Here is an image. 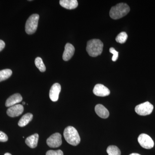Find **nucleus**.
<instances>
[{"instance_id":"f257e3e1","label":"nucleus","mask_w":155,"mask_h":155,"mask_svg":"<svg viewBox=\"0 0 155 155\" xmlns=\"http://www.w3.org/2000/svg\"><path fill=\"white\" fill-rule=\"evenodd\" d=\"M104 44L99 39L91 40L87 42L86 51L88 54L92 57L100 55L103 51Z\"/></svg>"},{"instance_id":"f03ea898","label":"nucleus","mask_w":155,"mask_h":155,"mask_svg":"<svg viewBox=\"0 0 155 155\" xmlns=\"http://www.w3.org/2000/svg\"><path fill=\"white\" fill-rule=\"evenodd\" d=\"M130 10V8L127 4L119 3L111 8L110 12V17L114 19H120L126 16Z\"/></svg>"},{"instance_id":"7ed1b4c3","label":"nucleus","mask_w":155,"mask_h":155,"mask_svg":"<svg viewBox=\"0 0 155 155\" xmlns=\"http://www.w3.org/2000/svg\"><path fill=\"white\" fill-rule=\"evenodd\" d=\"M64 138L69 144L75 146L80 143L81 139L77 130L72 126H68L64 130Z\"/></svg>"},{"instance_id":"20e7f679","label":"nucleus","mask_w":155,"mask_h":155,"mask_svg":"<svg viewBox=\"0 0 155 155\" xmlns=\"http://www.w3.org/2000/svg\"><path fill=\"white\" fill-rule=\"evenodd\" d=\"M39 16L37 14L31 15L26 21L25 30L26 33L31 35L36 31L38 25Z\"/></svg>"},{"instance_id":"39448f33","label":"nucleus","mask_w":155,"mask_h":155,"mask_svg":"<svg viewBox=\"0 0 155 155\" xmlns=\"http://www.w3.org/2000/svg\"><path fill=\"white\" fill-rule=\"evenodd\" d=\"M153 106L149 102H146L139 104L135 108L136 113L140 116H145L151 114Z\"/></svg>"},{"instance_id":"423d86ee","label":"nucleus","mask_w":155,"mask_h":155,"mask_svg":"<svg viewBox=\"0 0 155 155\" xmlns=\"http://www.w3.org/2000/svg\"><path fill=\"white\" fill-rule=\"evenodd\" d=\"M138 142L140 145L143 148L150 149L154 145V143L150 137L145 134H142L138 137Z\"/></svg>"},{"instance_id":"0eeeda50","label":"nucleus","mask_w":155,"mask_h":155,"mask_svg":"<svg viewBox=\"0 0 155 155\" xmlns=\"http://www.w3.org/2000/svg\"><path fill=\"white\" fill-rule=\"evenodd\" d=\"M47 143L50 147L57 148L61 146L62 143L61 134L59 133L54 134L48 139Z\"/></svg>"},{"instance_id":"6e6552de","label":"nucleus","mask_w":155,"mask_h":155,"mask_svg":"<svg viewBox=\"0 0 155 155\" xmlns=\"http://www.w3.org/2000/svg\"><path fill=\"white\" fill-rule=\"evenodd\" d=\"M24 111V107L21 104H16L10 107L7 110V114L11 117H17L22 114Z\"/></svg>"},{"instance_id":"1a4fd4ad","label":"nucleus","mask_w":155,"mask_h":155,"mask_svg":"<svg viewBox=\"0 0 155 155\" xmlns=\"http://www.w3.org/2000/svg\"><path fill=\"white\" fill-rule=\"evenodd\" d=\"M94 94L97 96L106 97L110 93V90L103 84H97L93 89Z\"/></svg>"},{"instance_id":"9d476101","label":"nucleus","mask_w":155,"mask_h":155,"mask_svg":"<svg viewBox=\"0 0 155 155\" xmlns=\"http://www.w3.org/2000/svg\"><path fill=\"white\" fill-rule=\"evenodd\" d=\"M61 85L60 84L55 83L51 87L49 92L50 99L53 102L57 101L61 91Z\"/></svg>"},{"instance_id":"9b49d317","label":"nucleus","mask_w":155,"mask_h":155,"mask_svg":"<svg viewBox=\"0 0 155 155\" xmlns=\"http://www.w3.org/2000/svg\"><path fill=\"white\" fill-rule=\"evenodd\" d=\"M74 47L71 44L67 43L65 46V50L63 55V59L64 61H68L72 58L75 52Z\"/></svg>"},{"instance_id":"f8f14e48","label":"nucleus","mask_w":155,"mask_h":155,"mask_svg":"<svg viewBox=\"0 0 155 155\" xmlns=\"http://www.w3.org/2000/svg\"><path fill=\"white\" fill-rule=\"evenodd\" d=\"M22 97L19 94H15L12 95L6 101L5 106L6 107H11L17 104L18 103L22 101Z\"/></svg>"},{"instance_id":"ddd939ff","label":"nucleus","mask_w":155,"mask_h":155,"mask_svg":"<svg viewBox=\"0 0 155 155\" xmlns=\"http://www.w3.org/2000/svg\"><path fill=\"white\" fill-rule=\"evenodd\" d=\"M95 111L97 115L103 119H107L110 115L107 109L101 104L97 105L95 107Z\"/></svg>"},{"instance_id":"4468645a","label":"nucleus","mask_w":155,"mask_h":155,"mask_svg":"<svg viewBox=\"0 0 155 155\" xmlns=\"http://www.w3.org/2000/svg\"><path fill=\"white\" fill-rule=\"evenodd\" d=\"M60 4L63 8L69 10L76 8L78 6L77 0H61Z\"/></svg>"},{"instance_id":"2eb2a0df","label":"nucleus","mask_w":155,"mask_h":155,"mask_svg":"<svg viewBox=\"0 0 155 155\" xmlns=\"http://www.w3.org/2000/svg\"><path fill=\"white\" fill-rule=\"evenodd\" d=\"M39 135L38 134L28 137L25 140V143L31 148L36 147L38 143Z\"/></svg>"},{"instance_id":"dca6fc26","label":"nucleus","mask_w":155,"mask_h":155,"mask_svg":"<svg viewBox=\"0 0 155 155\" xmlns=\"http://www.w3.org/2000/svg\"><path fill=\"white\" fill-rule=\"evenodd\" d=\"M32 118H33V115L32 114L28 113L25 114L19 120L18 123V125L21 127L26 126L32 120Z\"/></svg>"},{"instance_id":"f3484780","label":"nucleus","mask_w":155,"mask_h":155,"mask_svg":"<svg viewBox=\"0 0 155 155\" xmlns=\"http://www.w3.org/2000/svg\"><path fill=\"white\" fill-rule=\"evenodd\" d=\"M12 74L11 69H5L0 71V82L8 79Z\"/></svg>"},{"instance_id":"a211bd4d","label":"nucleus","mask_w":155,"mask_h":155,"mask_svg":"<svg viewBox=\"0 0 155 155\" xmlns=\"http://www.w3.org/2000/svg\"><path fill=\"white\" fill-rule=\"evenodd\" d=\"M107 152L108 155H121V151L118 147L111 145L108 147Z\"/></svg>"},{"instance_id":"6ab92c4d","label":"nucleus","mask_w":155,"mask_h":155,"mask_svg":"<svg viewBox=\"0 0 155 155\" xmlns=\"http://www.w3.org/2000/svg\"><path fill=\"white\" fill-rule=\"evenodd\" d=\"M35 66L38 68L39 70L41 72H44L45 71V64H44L41 58H40V57H37L35 59Z\"/></svg>"},{"instance_id":"aec40b11","label":"nucleus","mask_w":155,"mask_h":155,"mask_svg":"<svg viewBox=\"0 0 155 155\" xmlns=\"http://www.w3.org/2000/svg\"><path fill=\"white\" fill-rule=\"evenodd\" d=\"M127 37L128 36H127V35L126 32H121L116 37V40L117 42L119 43H125L127 41Z\"/></svg>"},{"instance_id":"412c9836","label":"nucleus","mask_w":155,"mask_h":155,"mask_svg":"<svg viewBox=\"0 0 155 155\" xmlns=\"http://www.w3.org/2000/svg\"><path fill=\"white\" fill-rule=\"evenodd\" d=\"M110 52L113 54V56L112 58V61H114V62L117 61L118 58L119 52L117 51H116L114 48H110Z\"/></svg>"},{"instance_id":"4be33fe9","label":"nucleus","mask_w":155,"mask_h":155,"mask_svg":"<svg viewBox=\"0 0 155 155\" xmlns=\"http://www.w3.org/2000/svg\"><path fill=\"white\" fill-rule=\"evenodd\" d=\"M46 155H64V153L60 150H50L47 151L46 153Z\"/></svg>"},{"instance_id":"5701e85b","label":"nucleus","mask_w":155,"mask_h":155,"mask_svg":"<svg viewBox=\"0 0 155 155\" xmlns=\"http://www.w3.org/2000/svg\"><path fill=\"white\" fill-rule=\"evenodd\" d=\"M8 137L7 134L2 131H0V142H5L8 141Z\"/></svg>"},{"instance_id":"b1692460","label":"nucleus","mask_w":155,"mask_h":155,"mask_svg":"<svg viewBox=\"0 0 155 155\" xmlns=\"http://www.w3.org/2000/svg\"><path fill=\"white\" fill-rule=\"evenodd\" d=\"M5 42L2 40H0V52L2 51L3 49L5 48Z\"/></svg>"},{"instance_id":"393cba45","label":"nucleus","mask_w":155,"mask_h":155,"mask_svg":"<svg viewBox=\"0 0 155 155\" xmlns=\"http://www.w3.org/2000/svg\"><path fill=\"white\" fill-rule=\"evenodd\" d=\"M129 155H141L139 154L136 153H133L130 154Z\"/></svg>"},{"instance_id":"a878e982","label":"nucleus","mask_w":155,"mask_h":155,"mask_svg":"<svg viewBox=\"0 0 155 155\" xmlns=\"http://www.w3.org/2000/svg\"><path fill=\"white\" fill-rule=\"evenodd\" d=\"M4 155H12L11 154L9 153H6Z\"/></svg>"},{"instance_id":"bb28decb","label":"nucleus","mask_w":155,"mask_h":155,"mask_svg":"<svg viewBox=\"0 0 155 155\" xmlns=\"http://www.w3.org/2000/svg\"><path fill=\"white\" fill-rule=\"evenodd\" d=\"M25 104V102H22V104Z\"/></svg>"}]
</instances>
